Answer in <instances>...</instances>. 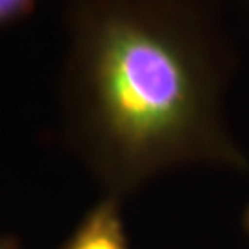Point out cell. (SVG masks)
<instances>
[{
  "label": "cell",
  "mask_w": 249,
  "mask_h": 249,
  "mask_svg": "<svg viewBox=\"0 0 249 249\" xmlns=\"http://www.w3.org/2000/svg\"><path fill=\"white\" fill-rule=\"evenodd\" d=\"M67 142L107 196L170 170L246 168L223 120L231 67L205 0H63Z\"/></svg>",
  "instance_id": "cell-1"
},
{
  "label": "cell",
  "mask_w": 249,
  "mask_h": 249,
  "mask_svg": "<svg viewBox=\"0 0 249 249\" xmlns=\"http://www.w3.org/2000/svg\"><path fill=\"white\" fill-rule=\"evenodd\" d=\"M61 249H129L120 216V199L106 196L94 205Z\"/></svg>",
  "instance_id": "cell-2"
},
{
  "label": "cell",
  "mask_w": 249,
  "mask_h": 249,
  "mask_svg": "<svg viewBox=\"0 0 249 249\" xmlns=\"http://www.w3.org/2000/svg\"><path fill=\"white\" fill-rule=\"evenodd\" d=\"M39 0H0V32L28 17Z\"/></svg>",
  "instance_id": "cell-3"
},
{
  "label": "cell",
  "mask_w": 249,
  "mask_h": 249,
  "mask_svg": "<svg viewBox=\"0 0 249 249\" xmlns=\"http://www.w3.org/2000/svg\"><path fill=\"white\" fill-rule=\"evenodd\" d=\"M0 249H18V242L15 238H0Z\"/></svg>",
  "instance_id": "cell-4"
},
{
  "label": "cell",
  "mask_w": 249,
  "mask_h": 249,
  "mask_svg": "<svg viewBox=\"0 0 249 249\" xmlns=\"http://www.w3.org/2000/svg\"><path fill=\"white\" fill-rule=\"evenodd\" d=\"M248 229H249V216H248Z\"/></svg>",
  "instance_id": "cell-5"
}]
</instances>
